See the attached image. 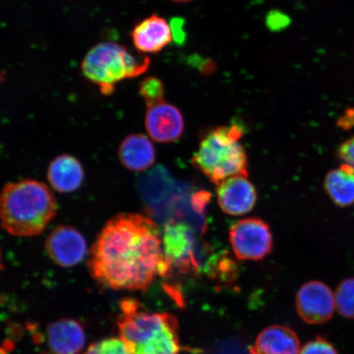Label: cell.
Instances as JSON below:
<instances>
[{"mask_svg": "<svg viewBox=\"0 0 354 354\" xmlns=\"http://www.w3.org/2000/svg\"><path fill=\"white\" fill-rule=\"evenodd\" d=\"M88 256L92 278L113 290L144 292L158 277H165L171 272L158 225L138 214H120L111 218Z\"/></svg>", "mask_w": 354, "mask_h": 354, "instance_id": "cell-1", "label": "cell"}, {"mask_svg": "<svg viewBox=\"0 0 354 354\" xmlns=\"http://www.w3.org/2000/svg\"><path fill=\"white\" fill-rule=\"evenodd\" d=\"M57 201L41 181L8 183L0 193V224L12 236L30 237L44 232L55 218Z\"/></svg>", "mask_w": 354, "mask_h": 354, "instance_id": "cell-2", "label": "cell"}, {"mask_svg": "<svg viewBox=\"0 0 354 354\" xmlns=\"http://www.w3.org/2000/svg\"><path fill=\"white\" fill-rule=\"evenodd\" d=\"M119 335L131 354H179L178 323L171 314L148 313L138 300L119 303Z\"/></svg>", "mask_w": 354, "mask_h": 354, "instance_id": "cell-3", "label": "cell"}, {"mask_svg": "<svg viewBox=\"0 0 354 354\" xmlns=\"http://www.w3.org/2000/svg\"><path fill=\"white\" fill-rule=\"evenodd\" d=\"M243 129L239 124L215 128L201 140L192 165L216 185L236 176H249L245 147L240 142Z\"/></svg>", "mask_w": 354, "mask_h": 354, "instance_id": "cell-4", "label": "cell"}, {"mask_svg": "<svg viewBox=\"0 0 354 354\" xmlns=\"http://www.w3.org/2000/svg\"><path fill=\"white\" fill-rule=\"evenodd\" d=\"M149 65L148 57L132 55L120 44L102 42L88 51L82 71L88 81L99 87L102 94L111 95L118 83L140 76Z\"/></svg>", "mask_w": 354, "mask_h": 354, "instance_id": "cell-5", "label": "cell"}, {"mask_svg": "<svg viewBox=\"0 0 354 354\" xmlns=\"http://www.w3.org/2000/svg\"><path fill=\"white\" fill-rule=\"evenodd\" d=\"M229 239L234 254L239 260L263 259L272 250L271 230L260 218L237 221L230 230Z\"/></svg>", "mask_w": 354, "mask_h": 354, "instance_id": "cell-6", "label": "cell"}, {"mask_svg": "<svg viewBox=\"0 0 354 354\" xmlns=\"http://www.w3.org/2000/svg\"><path fill=\"white\" fill-rule=\"evenodd\" d=\"M295 306L304 322L311 325L323 324L333 317L336 309L335 293L324 282L308 281L297 292Z\"/></svg>", "mask_w": 354, "mask_h": 354, "instance_id": "cell-7", "label": "cell"}, {"mask_svg": "<svg viewBox=\"0 0 354 354\" xmlns=\"http://www.w3.org/2000/svg\"><path fill=\"white\" fill-rule=\"evenodd\" d=\"M46 250L53 262L62 268H73L81 263L87 252L86 239L71 225H57L48 234Z\"/></svg>", "mask_w": 354, "mask_h": 354, "instance_id": "cell-8", "label": "cell"}, {"mask_svg": "<svg viewBox=\"0 0 354 354\" xmlns=\"http://www.w3.org/2000/svg\"><path fill=\"white\" fill-rule=\"evenodd\" d=\"M145 128L152 140L158 143H172L183 136L185 122L176 106L165 101L148 106Z\"/></svg>", "mask_w": 354, "mask_h": 354, "instance_id": "cell-9", "label": "cell"}, {"mask_svg": "<svg viewBox=\"0 0 354 354\" xmlns=\"http://www.w3.org/2000/svg\"><path fill=\"white\" fill-rule=\"evenodd\" d=\"M162 249L168 265L187 272L197 268L194 254V238L188 225L169 223L165 227Z\"/></svg>", "mask_w": 354, "mask_h": 354, "instance_id": "cell-10", "label": "cell"}, {"mask_svg": "<svg viewBox=\"0 0 354 354\" xmlns=\"http://www.w3.org/2000/svg\"><path fill=\"white\" fill-rule=\"evenodd\" d=\"M257 198L254 185L246 176H236L218 185V201L225 214L241 216L254 209Z\"/></svg>", "mask_w": 354, "mask_h": 354, "instance_id": "cell-11", "label": "cell"}, {"mask_svg": "<svg viewBox=\"0 0 354 354\" xmlns=\"http://www.w3.org/2000/svg\"><path fill=\"white\" fill-rule=\"evenodd\" d=\"M46 339L52 354H85L86 336L79 322L64 318L50 323Z\"/></svg>", "mask_w": 354, "mask_h": 354, "instance_id": "cell-12", "label": "cell"}, {"mask_svg": "<svg viewBox=\"0 0 354 354\" xmlns=\"http://www.w3.org/2000/svg\"><path fill=\"white\" fill-rule=\"evenodd\" d=\"M131 37L140 54H158L174 41L170 24L155 15L138 22L131 30Z\"/></svg>", "mask_w": 354, "mask_h": 354, "instance_id": "cell-13", "label": "cell"}, {"mask_svg": "<svg viewBox=\"0 0 354 354\" xmlns=\"http://www.w3.org/2000/svg\"><path fill=\"white\" fill-rule=\"evenodd\" d=\"M47 178L51 187L59 193L76 192L83 184L85 171L81 162L69 154H62L50 162Z\"/></svg>", "mask_w": 354, "mask_h": 354, "instance_id": "cell-14", "label": "cell"}, {"mask_svg": "<svg viewBox=\"0 0 354 354\" xmlns=\"http://www.w3.org/2000/svg\"><path fill=\"white\" fill-rule=\"evenodd\" d=\"M250 354H299L297 335L289 327L272 326L263 330L250 348Z\"/></svg>", "mask_w": 354, "mask_h": 354, "instance_id": "cell-15", "label": "cell"}, {"mask_svg": "<svg viewBox=\"0 0 354 354\" xmlns=\"http://www.w3.org/2000/svg\"><path fill=\"white\" fill-rule=\"evenodd\" d=\"M118 155L122 165L132 171L147 170L156 158L151 140L141 134L127 136L119 146Z\"/></svg>", "mask_w": 354, "mask_h": 354, "instance_id": "cell-16", "label": "cell"}, {"mask_svg": "<svg viewBox=\"0 0 354 354\" xmlns=\"http://www.w3.org/2000/svg\"><path fill=\"white\" fill-rule=\"evenodd\" d=\"M324 189L335 205L339 207L354 205V168L342 165L327 172Z\"/></svg>", "mask_w": 354, "mask_h": 354, "instance_id": "cell-17", "label": "cell"}, {"mask_svg": "<svg viewBox=\"0 0 354 354\" xmlns=\"http://www.w3.org/2000/svg\"><path fill=\"white\" fill-rule=\"evenodd\" d=\"M335 307L340 316L354 319V277L344 279L335 292Z\"/></svg>", "mask_w": 354, "mask_h": 354, "instance_id": "cell-18", "label": "cell"}, {"mask_svg": "<svg viewBox=\"0 0 354 354\" xmlns=\"http://www.w3.org/2000/svg\"><path fill=\"white\" fill-rule=\"evenodd\" d=\"M165 86L160 80L156 77H147L140 84V95L146 105L151 106L159 102L165 101Z\"/></svg>", "mask_w": 354, "mask_h": 354, "instance_id": "cell-19", "label": "cell"}, {"mask_svg": "<svg viewBox=\"0 0 354 354\" xmlns=\"http://www.w3.org/2000/svg\"><path fill=\"white\" fill-rule=\"evenodd\" d=\"M85 354H131L121 339L110 338L92 344Z\"/></svg>", "mask_w": 354, "mask_h": 354, "instance_id": "cell-20", "label": "cell"}, {"mask_svg": "<svg viewBox=\"0 0 354 354\" xmlns=\"http://www.w3.org/2000/svg\"><path fill=\"white\" fill-rule=\"evenodd\" d=\"M299 354H338V352L333 344L318 336L316 339L305 344L300 349Z\"/></svg>", "mask_w": 354, "mask_h": 354, "instance_id": "cell-21", "label": "cell"}, {"mask_svg": "<svg viewBox=\"0 0 354 354\" xmlns=\"http://www.w3.org/2000/svg\"><path fill=\"white\" fill-rule=\"evenodd\" d=\"M250 348L241 339H229L218 344L212 354H250Z\"/></svg>", "mask_w": 354, "mask_h": 354, "instance_id": "cell-22", "label": "cell"}, {"mask_svg": "<svg viewBox=\"0 0 354 354\" xmlns=\"http://www.w3.org/2000/svg\"><path fill=\"white\" fill-rule=\"evenodd\" d=\"M336 156L342 165H347L354 168V136L344 140L336 150Z\"/></svg>", "mask_w": 354, "mask_h": 354, "instance_id": "cell-23", "label": "cell"}, {"mask_svg": "<svg viewBox=\"0 0 354 354\" xmlns=\"http://www.w3.org/2000/svg\"><path fill=\"white\" fill-rule=\"evenodd\" d=\"M290 24V17L280 11L274 10L267 17V25L274 32L284 30Z\"/></svg>", "mask_w": 354, "mask_h": 354, "instance_id": "cell-24", "label": "cell"}, {"mask_svg": "<svg viewBox=\"0 0 354 354\" xmlns=\"http://www.w3.org/2000/svg\"><path fill=\"white\" fill-rule=\"evenodd\" d=\"M184 20L179 17L172 19L170 24L172 38L179 44H183L187 38V33L184 30Z\"/></svg>", "mask_w": 354, "mask_h": 354, "instance_id": "cell-25", "label": "cell"}, {"mask_svg": "<svg viewBox=\"0 0 354 354\" xmlns=\"http://www.w3.org/2000/svg\"><path fill=\"white\" fill-rule=\"evenodd\" d=\"M338 126L344 130L351 129L354 127V109H348L344 116L340 118Z\"/></svg>", "mask_w": 354, "mask_h": 354, "instance_id": "cell-26", "label": "cell"}, {"mask_svg": "<svg viewBox=\"0 0 354 354\" xmlns=\"http://www.w3.org/2000/svg\"><path fill=\"white\" fill-rule=\"evenodd\" d=\"M3 268V256H2L1 249H0V272L2 271Z\"/></svg>", "mask_w": 354, "mask_h": 354, "instance_id": "cell-27", "label": "cell"}, {"mask_svg": "<svg viewBox=\"0 0 354 354\" xmlns=\"http://www.w3.org/2000/svg\"><path fill=\"white\" fill-rule=\"evenodd\" d=\"M172 1L177 2V3H187V2H192L193 0H172Z\"/></svg>", "mask_w": 354, "mask_h": 354, "instance_id": "cell-28", "label": "cell"}, {"mask_svg": "<svg viewBox=\"0 0 354 354\" xmlns=\"http://www.w3.org/2000/svg\"><path fill=\"white\" fill-rule=\"evenodd\" d=\"M0 354H7V353L3 348H0Z\"/></svg>", "mask_w": 354, "mask_h": 354, "instance_id": "cell-29", "label": "cell"}]
</instances>
